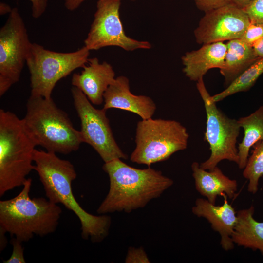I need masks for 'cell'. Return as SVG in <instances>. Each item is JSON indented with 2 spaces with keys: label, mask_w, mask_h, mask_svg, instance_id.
I'll use <instances>...</instances> for the list:
<instances>
[{
  "label": "cell",
  "mask_w": 263,
  "mask_h": 263,
  "mask_svg": "<svg viewBox=\"0 0 263 263\" xmlns=\"http://www.w3.org/2000/svg\"><path fill=\"white\" fill-rule=\"evenodd\" d=\"M33 160L34 170L39 176L47 199L55 204H62L76 215L83 239L93 243L103 241L109 234L111 218L107 214H91L77 202L72 187L77 176L73 164L60 158L56 153L36 149Z\"/></svg>",
  "instance_id": "6da1fadb"
},
{
  "label": "cell",
  "mask_w": 263,
  "mask_h": 263,
  "mask_svg": "<svg viewBox=\"0 0 263 263\" xmlns=\"http://www.w3.org/2000/svg\"><path fill=\"white\" fill-rule=\"evenodd\" d=\"M102 169L109 176L110 188L97 209L98 214L130 213L143 208L173 184V180L160 170L150 167L135 168L121 159L104 163Z\"/></svg>",
  "instance_id": "7a4b0ae2"
},
{
  "label": "cell",
  "mask_w": 263,
  "mask_h": 263,
  "mask_svg": "<svg viewBox=\"0 0 263 263\" xmlns=\"http://www.w3.org/2000/svg\"><path fill=\"white\" fill-rule=\"evenodd\" d=\"M32 179L27 178L20 192L10 199L0 201V229L20 242L34 235L44 236L54 232L62 209L43 197H30Z\"/></svg>",
  "instance_id": "3957f363"
},
{
  "label": "cell",
  "mask_w": 263,
  "mask_h": 263,
  "mask_svg": "<svg viewBox=\"0 0 263 263\" xmlns=\"http://www.w3.org/2000/svg\"><path fill=\"white\" fill-rule=\"evenodd\" d=\"M27 133L36 146L46 151L68 154L77 150L83 143L80 131L52 97L30 95L22 119Z\"/></svg>",
  "instance_id": "277c9868"
},
{
  "label": "cell",
  "mask_w": 263,
  "mask_h": 263,
  "mask_svg": "<svg viewBox=\"0 0 263 263\" xmlns=\"http://www.w3.org/2000/svg\"><path fill=\"white\" fill-rule=\"evenodd\" d=\"M36 145L14 113L0 110V196L23 186L34 170Z\"/></svg>",
  "instance_id": "5b68a950"
},
{
  "label": "cell",
  "mask_w": 263,
  "mask_h": 263,
  "mask_svg": "<svg viewBox=\"0 0 263 263\" xmlns=\"http://www.w3.org/2000/svg\"><path fill=\"white\" fill-rule=\"evenodd\" d=\"M188 138L186 128L177 121L142 119L137 124L136 146L130 160L148 167L167 160L187 148Z\"/></svg>",
  "instance_id": "8992f818"
},
{
  "label": "cell",
  "mask_w": 263,
  "mask_h": 263,
  "mask_svg": "<svg viewBox=\"0 0 263 263\" xmlns=\"http://www.w3.org/2000/svg\"><path fill=\"white\" fill-rule=\"evenodd\" d=\"M90 51L84 46L72 52H57L32 43L26 61L30 74L31 95L51 98L59 80L87 64Z\"/></svg>",
  "instance_id": "52a82bcc"
},
{
  "label": "cell",
  "mask_w": 263,
  "mask_h": 263,
  "mask_svg": "<svg viewBox=\"0 0 263 263\" xmlns=\"http://www.w3.org/2000/svg\"><path fill=\"white\" fill-rule=\"evenodd\" d=\"M196 87L206 113L204 140L208 143L210 150L209 157L200 164V167L211 170L224 160L238 165L237 142L241 128L238 120L228 117L217 107L206 88L203 78L197 81Z\"/></svg>",
  "instance_id": "ba28073f"
},
{
  "label": "cell",
  "mask_w": 263,
  "mask_h": 263,
  "mask_svg": "<svg viewBox=\"0 0 263 263\" xmlns=\"http://www.w3.org/2000/svg\"><path fill=\"white\" fill-rule=\"evenodd\" d=\"M32 43L18 9L12 8L0 29V96L18 82Z\"/></svg>",
  "instance_id": "9c48e42d"
},
{
  "label": "cell",
  "mask_w": 263,
  "mask_h": 263,
  "mask_svg": "<svg viewBox=\"0 0 263 263\" xmlns=\"http://www.w3.org/2000/svg\"><path fill=\"white\" fill-rule=\"evenodd\" d=\"M71 94L80 122L83 143L90 145L105 162L128 156L117 144L107 118L106 110L95 108L84 93L73 86Z\"/></svg>",
  "instance_id": "30bf717a"
},
{
  "label": "cell",
  "mask_w": 263,
  "mask_h": 263,
  "mask_svg": "<svg viewBox=\"0 0 263 263\" xmlns=\"http://www.w3.org/2000/svg\"><path fill=\"white\" fill-rule=\"evenodd\" d=\"M121 0H98L96 11L84 46L91 50L117 46L126 51L150 49L151 44L127 36L120 18Z\"/></svg>",
  "instance_id": "8fae6325"
},
{
  "label": "cell",
  "mask_w": 263,
  "mask_h": 263,
  "mask_svg": "<svg viewBox=\"0 0 263 263\" xmlns=\"http://www.w3.org/2000/svg\"><path fill=\"white\" fill-rule=\"evenodd\" d=\"M250 23L243 8L231 2L205 12L194 36L203 44L240 39Z\"/></svg>",
  "instance_id": "7c38bea8"
},
{
  "label": "cell",
  "mask_w": 263,
  "mask_h": 263,
  "mask_svg": "<svg viewBox=\"0 0 263 263\" xmlns=\"http://www.w3.org/2000/svg\"><path fill=\"white\" fill-rule=\"evenodd\" d=\"M80 73H74L71 84L81 90L94 105H101L103 95L113 81L115 72L111 64L106 61L100 63L96 57L89 58Z\"/></svg>",
  "instance_id": "4fadbf2b"
},
{
  "label": "cell",
  "mask_w": 263,
  "mask_h": 263,
  "mask_svg": "<svg viewBox=\"0 0 263 263\" xmlns=\"http://www.w3.org/2000/svg\"><path fill=\"white\" fill-rule=\"evenodd\" d=\"M105 110L121 109L134 113L142 119L152 118L156 109L152 99L146 95L133 94L130 89L129 80L125 76L116 77L105 91L104 95Z\"/></svg>",
  "instance_id": "5bb4252c"
},
{
  "label": "cell",
  "mask_w": 263,
  "mask_h": 263,
  "mask_svg": "<svg viewBox=\"0 0 263 263\" xmlns=\"http://www.w3.org/2000/svg\"><path fill=\"white\" fill-rule=\"evenodd\" d=\"M224 203L221 206H216L207 199L198 198L192 208L194 215L203 217L211 224L213 230L220 235V245L225 251L232 250L234 243L232 239L237 221V212L228 203L227 196H223Z\"/></svg>",
  "instance_id": "9a60e30c"
},
{
  "label": "cell",
  "mask_w": 263,
  "mask_h": 263,
  "mask_svg": "<svg viewBox=\"0 0 263 263\" xmlns=\"http://www.w3.org/2000/svg\"><path fill=\"white\" fill-rule=\"evenodd\" d=\"M226 51V44H204L198 50L188 52L182 57L183 72L190 80L197 81L212 68L221 69Z\"/></svg>",
  "instance_id": "2e32d148"
},
{
  "label": "cell",
  "mask_w": 263,
  "mask_h": 263,
  "mask_svg": "<svg viewBox=\"0 0 263 263\" xmlns=\"http://www.w3.org/2000/svg\"><path fill=\"white\" fill-rule=\"evenodd\" d=\"M191 169L196 189L210 203L215 204L218 196L225 195L232 199L236 195L237 181L225 175L218 166L207 170L202 169L198 162H194Z\"/></svg>",
  "instance_id": "e0dca14e"
},
{
  "label": "cell",
  "mask_w": 263,
  "mask_h": 263,
  "mask_svg": "<svg viewBox=\"0 0 263 263\" xmlns=\"http://www.w3.org/2000/svg\"><path fill=\"white\" fill-rule=\"evenodd\" d=\"M226 45L224 63L220 72L227 86L260 57L253 46L240 39L229 40Z\"/></svg>",
  "instance_id": "ac0fdd59"
},
{
  "label": "cell",
  "mask_w": 263,
  "mask_h": 263,
  "mask_svg": "<svg viewBox=\"0 0 263 263\" xmlns=\"http://www.w3.org/2000/svg\"><path fill=\"white\" fill-rule=\"evenodd\" d=\"M254 212L253 206L237 212V221L232 239L234 244L258 250L263 255V222L256 221Z\"/></svg>",
  "instance_id": "d6986e66"
},
{
  "label": "cell",
  "mask_w": 263,
  "mask_h": 263,
  "mask_svg": "<svg viewBox=\"0 0 263 263\" xmlns=\"http://www.w3.org/2000/svg\"><path fill=\"white\" fill-rule=\"evenodd\" d=\"M238 122L244 129V137L238 144V167L244 169L247 163L249 152L252 147L263 140V105L250 115L240 117Z\"/></svg>",
  "instance_id": "ffe728a7"
},
{
  "label": "cell",
  "mask_w": 263,
  "mask_h": 263,
  "mask_svg": "<svg viewBox=\"0 0 263 263\" xmlns=\"http://www.w3.org/2000/svg\"><path fill=\"white\" fill-rule=\"evenodd\" d=\"M263 73V57H261L242 73L225 90L212 96L213 100L217 103L236 93L248 91Z\"/></svg>",
  "instance_id": "44dd1931"
},
{
  "label": "cell",
  "mask_w": 263,
  "mask_h": 263,
  "mask_svg": "<svg viewBox=\"0 0 263 263\" xmlns=\"http://www.w3.org/2000/svg\"><path fill=\"white\" fill-rule=\"evenodd\" d=\"M251 155L248 157L244 169L243 175L248 180V191L256 193L258 189L259 180L263 176V140L256 143Z\"/></svg>",
  "instance_id": "7402d4cb"
},
{
  "label": "cell",
  "mask_w": 263,
  "mask_h": 263,
  "mask_svg": "<svg viewBox=\"0 0 263 263\" xmlns=\"http://www.w3.org/2000/svg\"><path fill=\"white\" fill-rule=\"evenodd\" d=\"M243 9L251 23L263 24V0H253Z\"/></svg>",
  "instance_id": "603a6c76"
},
{
  "label": "cell",
  "mask_w": 263,
  "mask_h": 263,
  "mask_svg": "<svg viewBox=\"0 0 263 263\" xmlns=\"http://www.w3.org/2000/svg\"><path fill=\"white\" fill-rule=\"evenodd\" d=\"M263 37V24L250 23L240 38L251 45Z\"/></svg>",
  "instance_id": "cb8c5ba5"
},
{
  "label": "cell",
  "mask_w": 263,
  "mask_h": 263,
  "mask_svg": "<svg viewBox=\"0 0 263 263\" xmlns=\"http://www.w3.org/2000/svg\"><path fill=\"white\" fill-rule=\"evenodd\" d=\"M126 263H150V261L142 247H129L125 260Z\"/></svg>",
  "instance_id": "d4e9b609"
},
{
  "label": "cell",
  "mask_w": 263,
  "mask_h": 263,
  "mask_svg": "<svg viewBox=\"0 0 263 263\" xmlns=\"http://www.w3.org/2000/svg\"><path fill=\"white\" fill-rule=\"evenodd\" d=\"M13 247L12 254L10 258L3 261L4 263H25L26 261L24 256V248L22 243L16 238H13L11 241Z\"/></svg>",
  "instance_id": "484cf974"
},
{
  "label": "cell",
  "mask_w": 263,
  "mask_h": 263,
  "mask_svg": "<svg viewBox=\"0 0 263 263\" xmlns=\"http://www.w3.org/2000/svg\"><path fill=\"white\" fill-rule=\"evenodd\" d=\"M200 10L207 12L232 2L231 0H193Z\"/></svg>",
  "instance_id": "4316f807"
},
{
  "label": "cell",
  "mask_w": 263,
  "mask_h": 263,
  "mask_svg": "<svg viewBox=\"0 0 263 263\" xmlns=\"http://www.w3.org/2000/svg\"><path fill=\"white\" fill-rule=\"evenodd\" d=\"M48 0H30L32 6V16L35 19L40 17L45 12Z\"/></svg>",
  "instance_id": "83f0119b"
},
{
  "label": "cell",
  "mask_w": 263,
  "mask_h": 263,
  "mask_svg": "<svg viewBox=\"0 0 263 263\" xmlns=\"http://www.w3.org/2000/svg\"><path fill=\"white\" fill-rule=\"evenodd\" d=\"M65 8L70 11L77 9L86 0H63ZM135 1L136 0H130Z\"/></svg>",
  "instance_id": "f1b7e54d"
},
{
  "label": "cell",
  "mask_w": 263,
  "mask_h": 263,
  "mask_svg": "<svg viewBox=\"0 0 263 263\" xmlns=\"http://www.w3.org/2000/svg\"><path fill=\"white\" fill-rule=\"evenodd\" d=\"M252 46L258 56L263 57V37L255 42Z\"/></svg>",
  "instance_id": "f546056e"
},
{
  "label": "cell",
  "mask_w": 263,
  "mask_h": 263,
  "mask_svg": "<svg viewBox=\"0 0 263 263\" xmlns=\"http://www.w3.org/2000/svg\"><path fill=\"white\" fill-rule=\"evenodd\" d=\"M6 232L3 230L0 229V250H3L7 244V239L5 236Z\"/></svg>",
  "instance_id": "4dcf8cb0"
},
{
  "label": "cell",
  "mask_w": 263,
  "mask_h": 263,
  "mask_svg": "<svg viewBox=\"0 0 263 263\" xmlns=\"http://www.w3.org/2000/svg\"><path fill=\"white\" fill-rule=\"evenodd\" d=\"M12 9L11 7L3 2H0V14L1 15H3L7 13H10Z\"/></svg>",
  "instance_id": "1f68e13d"
},
{
  "label": "cell",
  "mask_w": 263,
  "mask_h": 263,
  "mask_svg": "<svg viewBox=\"0 0 263 263\" xmlns=\"http://www.w3.org/2000/svg\"><path fill=\"white\" fill-rule=\"evenodd\" d=\"M253 0H231L233 3L237 6L243 8Z\"/></svg>",
  "instance_id": "d6a6232c"
}]
</instances>
